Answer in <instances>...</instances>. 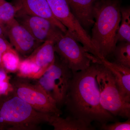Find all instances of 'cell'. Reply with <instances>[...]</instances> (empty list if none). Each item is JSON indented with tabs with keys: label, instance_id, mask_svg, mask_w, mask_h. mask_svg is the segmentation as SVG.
<instances>
[{
	"label": "cell",
	"instance_id": "1",
	"mask_svg": "<svg viewBox=\"0 0 130 130\" xmlns=\"http://www.w3.org/2000/svg\"><path fill=\"white\" fill-rule=\"evenodd\" d=\"M100 64L92 63L85 70L72 72L64 104L70 116L88 123L95 121L102 124L115 119L100 102L96 79Z\"/></svg>",
	"mask_w": 130,
	"mask_h": 130
},
{
	"label": "cell",
	"instance_id": "2",
	"mask_svg": "<svg viewBox=\"0 0 130 130\" xmlns=\"http://www.w3.org/2000/svg\"><path fill=\"white\" fill-rule=\"evenodd\" d=\"M120 3L117 0H98L94 9L91 41L102 58L112 55L120 21Z\"/></svg>",
	"mask_w": 130,
	"mask_h": 130
},
{
	"label": "cell",
	"instance_id": "3",
	"mask_svg": "<svg viewBox=\"0 0 130 130\" xmlns=\"http://www.w3.org/2000/svg\"><path fill=\"white\" fill-rule=\"evenodd\" d=\"M51 114L33 108L14 92L0 96V130H36Z\"/></svg>",
	"mask_w": 130,
	"mask_h": 130
},
{
	"label": "cell",
	"instance_id": "4",
	"mask_svg": "<svg viewBox=\"0 0 130 130\" xmlns=\"http://www.w3.org/2000/svg\"><path fill=\"white\" fill-rule=\"evenodd\" d=\"M96 79L100 89V102L103 109L114 116L130 118V103L123 99L112 73L102 63Z\"/></svg>",
	"mask_w": 130,
	"mask_h": 130
},
{
	"label": "cell",
	"instance_id": "5",
	"mask_svg": "<svg viewBox=\"0 0 130 130\" xmlns=\"http://www.w3.org/2000/svg\"><path fill=\"white\" fill-rule=\"evenodd\" d=\"M79 43L68 30L61 32L55 41V53L72 72L85 70L92 63H101Z\"/></svg>",
	"mask_w": 130,
	"mask_h": 130
},
{
	"label": "cell",
	"instance_id": "6",
	"mask_svg": "<svg viewBox=\"0 0 130 130\" xmlns=\"http://www.w3.org/2000/svg\"><path fill=\"white\" fill-rule=\"evenodd\" d=\"M73 73L66 64L55 55L54 63L36 83L53 99L58 107L64 105Z\"/></svg>",
	"mask_w": 130,
	"mask_h": 130
},
{
	"label": "cell",
	"instance_id": "7",
	"mask_svg": "<svg viewBox=\"0 0 130 130\" xmlns=\"http://www.w3.org/2000/svg\"><path fill=\"white\" fill-rule=\"evenodd\" d=\"M11 82L16 95L37 111L58 116L62 114L53 99L36 83L17 76L11 79Z\"/></svg>",
	"mask_w": 130,
	"mask_h": 130
},
{
	"label": "cell",
	"instance_id": "8",
	"mask_svg": "<svg viewBox=\"0 0 130 130\" xmlns=\"http://www.w3.org/2000/svg\"><path fill=\"white\" fill-rule=\"evenodd\" d=\"M15 19L41 43L50 39H56L63 32L48 20L39 16L18 12Z\"/></svg>",
	"mask_w": 130,
	"mask_h": 130
},
{
	"label": "cell",
	"instance_id": "9",
	"mask_svg": "<svg viewBox=\"0 0 130 130\" xmlns=\"http://www.w3.org/2000/svg\"><path fill=\"white\" fill-rule=\"evenodd\" d=\"M6 27L10 44L19 54L24 56L29 55L42 44L15 19Z\"/></svg>",
	"mask_w": 130,
	"mask_h": 130
},
{
	"label": "cell",
	"instance_id": "10",
	"mask_svg": "<svg viewBox=\"0 0 130 130\" xmlns=\"http://www.w3.org/2000/svg\"><path fill=\"white\" fill-rule=\"evenodd\" d=\"M14 5L19 8L18 12L47 19L64 32L67 30L54 16L47 0H16Z\"/></svg>",
	"mask_w": 130,
	"mask_h": 130
},
{
	"label": "cell",
	"instance_id": "11",
	"mask_svg": "<svg viewBox=\"0 0 130 130\" xmlns=\"http://www.w3.org/2000/svg\"><path fill=\"white\" fill-rule=\"evenodd\" d=\"M101 60L102 64L113 75L123 99L126 102L130 103V68L114 62H110L106 58H102Z\"/></svg>",
	"mask_w": 130,
	"mask_h": 130
},
{
	"label": "cell",
	"instance_id": "12",
	"mask_svg": "<svg viewBox=\"0 0 130 130\" xmlns=\"http://www.w3.org/2000/svg\"><path fill=\"white\" fill-rule=\"evenodd\" d=\"M97 1L67 0L72 13L84 29L93 26L94 7Z\"/></svg>",
	"mask_w": 130,
	"mask_h": 130
},
{
	"label": "cell",
	"instance_id": "13",
	"mask_svg": "<svg viewBox=\"0 0 130 130\" xmlns=\"http://www.w3.org/2000/svg\"><path fill=\"white\" fill-rule=\"evenodd\" d=\"M55 39L47 40L40 44L27 57L41 68L44 73L54 61Z\"/></svg>",
	"mask_w": 130,
	"mask_h": 130
},
{
	"label": "cell",
	"instance_id": "14",
	"mask_svg": "<svg viewBox=\"0 0 130 130\" xmlns=\"http://www.w3.org/2000/svg\"><path fill=\"white\" fill-rule=\"evenodd\" d=\"M54 130H94L95 128L91 123L69 115L66 118L51 115L48 122Z\"/></svg>",
	"mask_w": 130,
	"mask_h": 130
},
{
	"label": "cell",
	"instance_id": "15",
	"mask_svg": "<svg viewBox=\"0 0 130 130\" xmlns=\"http://www.w3.org/2000/svg\"><path fill=\"white\" fill-rule=\"evenodd\" d=\"M16 76L29 79L36 80L43 74L41 68L26 58L21 60Z\"/></svg>",
	"mask_w": 130,
	"mask_h": 130
},
{
	"label": "cell",
	"instance_id": "16",
	"mask_svg": "<svg viewBox=\"0 0 130 130\" xmlns=\"http://www.w3.org/2000/svg\"><path fill=\"white\" fill-rule=\"evenodd\" d=\"M120 12L121 21L116 35V41L130 43V7H121Z\"/></svg>",
	"mask_w": 130,
	"mask_h": 130
},
{
	"label": "cell",
	"instance_id": "17",
	"mask_svg": "<svg viewBox=\"0 0 130 130\" xmlns=\"http://www.w3.org/2000/svg\"><path fill=\"white\" fill-rule=\"evenodd\" d=\"M112 55L114 62L130 68V43L120 42L116 44Z\"/></svg>",
	"mask_w": 130,
	"mask_h": 130
},
{
	"label": "cell",
	"instance_id": "18",
	"mask_svg": "<svg viewBox=\"0 0 130 130\" xmlns=\"http://www.w3.org/2000/svg\"><path fill=\"white\" fill-rule=\"evenodd\" d=\"M21 60L19 54L15 50L8 51L2 56L3 68L8 73L17 72Z\"/></svg>",
	"mask_w": 130,
	"mask_h": 130
},
{
	"label": "cell",
	"instance_id": "19",
	"mask_svg": "<svg viewBox=\"0 0 130 130\" xmlns=\"http://www.w3.org/2000/svg\"><path fill=\"white\" fill-rule=\"evenodd\" d=\"M19 10L14 4L0 0V21L6 26L15 19Z\"/></svg>",
	"mask_w": 130,
	"mask_h": 130
},
{
	"label": "cell",
	"instance_id": "20",
	"mask_svg": "<svg viewBox=\"0 0 130 130\" xmlns=\"http://www.w3.org/2000/svg\"><path fill=\"white\" fill-rule=\"evenodd\" d=\"M14 92L11 79L3 69H0V96L8 95Z\"/></svg>",
	"mask_w": 130,
	"mask_h": 130
},
{
	"label": "cell",
	"instance_id": "21",
	"mask_svg": "<svg viewBox=\"0 0 130 130\" xmlns=\"http://www.w3.org/2000/svg\"><path fill=\"white\" fill-rule=\"evenodd\" d=\"M130 118L124 122H118L112 124L104 123L101 124L100 129L103 130H130Z\"/></svg>",
	"mask_w": 130,
	"mask_h": 130
},
{
	"label": "cell",
	"instance_id": "22",
	"mask_svg": "<svg viewBox=\"0 0 130 130\" xmlns=\"http://www.w3.org/2000/svg\"><path fill=\"white\" fill-rule=\"evenodd\" d=\"M14 49L11 44L6 40V38L0 37V69H3L2 63L3 55L8 51Z\"/></svg>",
	"mask_w": 130,
	"mask_h": 130
},
{
	"label": "cell",
	"instance_id": "23",
	"mask_svg": "<svg viewBox=\"0 0 130 130\" xmlns=\"http://www.w3.org/2000/svg\"><path fill=\"white\" fill-rule=\"evenodd\" d=\"M0 37H7V30L6 25L0 21Z\"/></svg>",
	"mask_w": 130,
	"mask_h": 130
}]
</instances>
